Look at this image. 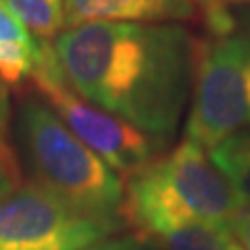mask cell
Segmentation results:
<instances>
[{
	"label": "cell",
	"instance_id": "9a60e30c",
	"mask_svg": "<svg viewBox=\"0 0 250 250\" xmlns=\"http://www.w3.org/2000/svg\"><path fill=\"white\" fill-rule=\"evenodd\" d=\"M223 250H244L236 240L231 238V233H225V238H223Z\"/></svg>",
	"mask_w": 250,
	"mask_h": 250
},
{
	"label": "cell",
	"instance_id": "8fae6325",
	"mask_svg": "<svg viewBox=\"0 0 250 250\" xmlns=\"http://www.w3.org/2000/svg\"><path fill=\"white\" fill-rule=\"evenodd\" d=\"M19 188H21V169L17 165V156H15L9 142L6 106H4V98L0 96V198L9 196Z\"/></svg>",
	"mask_w": 250,
	"mask_h": 250
},
{
	"label": "cell",
	"instance_id": "2e32d148",
	"mask_svg": "<svg viewBox=\"0 0 250 250\" xmlns=\"http://www.w3.org/2000/svg\"><path fill=\"white\" fill-rule=\"evenodd\" d=\"M228 4H250V0H225Z\"/></svg>",
	"mask_w": 250,
	"mask_h": 250
},
{
	"label": "cell",
	"instance_id": "277c9868",
	"mask_svg": "<svg viewBox=\"0 0 250 250\" xmlns=\"http://www.w3.org/2000/svg\"><path fill=\"white\" fill-rule=\"evenodd\" d=\"M250 129V13L225 34L196 42L186 138L210 152Z\"/></svg>",
	"mask_w": 250,
	"mask_h": 250
},
{
	"label": "cell",
	"instance_id": "30bf717a",
	"mask_svg": "<svg viewBox=\"0 0 250 250\" xmlns=\"http://www.w3.org/2000/svg\"><path fill=\"white\" fill-rule=\"evenodd\" d=\"M169 250H223L225 231L213 229L202 223H184L156 233Z\"/></svg>",
	"mask_w": 250,
	"mask_h": 250
},
{
	"label": "cell",
	"instance_id": "8992f818",
	"mask_svg": "<svg viewBox=\"0 0 250 250\" xmlns=\"http://www.w3.org/2000/svg\"><path fill=\"white\" fill-rule=\"evenodd\" d=\"M117 228L75 210L36 182L0 198V250H83Z\"/></svg>",
	"mask_w": 250,
	"mask_h": 250
},
{
	"label": "cell",
	"instance_id": "5b68a950",
	"mask_svg": "<svg viewBox=\"0 0 250 250\" xmlns=\"http://www.w3.org/2000/svg\"><path fill=\"white\" fill-rule=\"evenodd\" d=\"M29 80L52 104L59 119L115 173L131 177L167 146L163 140L148 136L127 121L83 100L69 85L50 40H38L36 65Z\"/></svg>",
	"mask_w": 250,
	"mask_h": 250
},
{
	"label": "cell",
	"instance_id": "4fadbf2b",
	"mask_svg": "<svg viewBox=\"0 0 250 250\" xmlns=\"http://www.w3.org/2000/svg\"><path fill=\"white\" fill-rule=\"evenodd\" d=\"M229 233H233V236L238 238L236 242L242 248L250 250V205H244L238 210V215L231 223Z\"/></svg>",
	"mask_w": 250,
	"mask_h": 250
},
{
	"label": "cell",
	"instance_id": "9c48e42d",
	"mask_svg": "<svg viewBox=\"0 0 250 250\" xmlns=\"http://www.w3.org/2000/svg\"><path fill=\"white\" fill-rule=\"evenodd\" d=\"M11 13L38 40H50L65 27L62 0H4Z\"/></svg>",
	"mask_w": 250,
	"mask_h": 250
},
{
	"label": "cell",
	"instance_id": "7c38bea8",
	"mask_svg": "<svg viewBox=\"0 0 250 250\" xmlns=\"http://www.w3.org/2000/svg\"><path fill=\"white\" fill-rule=\"evenodd\" d=\"M29 40H34V38L27 34L23 23L11 13L4 0H0V48L17 42H29Z\"/></svg>",
	"mask_w": 250,
	"mask_h": 250
},
{
	"label": "cell",
	"instance_id": "52a82bcc",
	"mask_svg": "<svg viewBox=\"0 0 250 250\" xmlns=\"http://www.w3.org/2000/svg\"><path fill=\"white\" fill-rule=\"evenodd\" d=\"M65 29L96 21L161 23L196 17L192 0H62Z\"/></svg>",
	"mask_w": 250,
	"mask_h": 250
},
{
	"label": "cell",
	"instance_id": "3957f363",
	"mask_svg": "<svg viewBox=\"0 0 250 250\" xmlns=\"http://www.w3.org/2000/svg\"><path fill=\"white\" fill-rule=\"evenodd\" d=\"M21 136L36 184L83 215L121 223L123 182L57 115L38 103L27 104Z\"/></svg>",
	"mask_w": 250,
	"mask_h": 250
},
{
	"label": "cell",
	"instance_id": "6da1fadb",
	"mask_svg": "<svg viewBox=\"0 0 250 250\" xmlns=\"http://www.w3.org/2000/svg\"><path fill=\"white\" fill-rule=\"evenodd\" d=\"M52 44L83 100L169 142L194 88L190 31L173 23L96 21L61 31Z\"/></svg>",
	"mask_w": 250,
	"mask_h": 250
},
{
	"label": "cell",
	"instance_id": "7a4b0ae2",
	"mask_svg": "<svg viewBox=\"0 0 250 250\" xmlns=\"http://www.w3.org/2000/svg\"><path fill=\"white\" fill-rule=\"evenodd\" d=\"M242 207L240 194L213 165L208 152L186 138L129 177L123 215L150 236L184 223L229 233Z\"/></svg>",
	"mask_w": 250,
	"mask_h": 250
},
{
	"label": "cell",
	"instance_id": "ba28073f",
	"mask_svg": "<svg viewBox=\"0 0 250 250\" xmlns=\"http://www.w3.org/2000/svg\"><path fill=\"white\" fill-rule=\"evenodd\" d=\"M213 165L228 177L244 205H250V129L225 138L208 152Z\"/></svg>",
	"mask_w": 250,
	"mask_h": 250
},
{
	"label": "cell",
	"instance_id": "5bb4252c",
	"mask_svg": "<svg viewBox=\"0 0 250 250\" xmlns=\"http://www.w3.org/2000/svg\"><path fill=\"white\" fill-rule=\"evenodd\" d=\"M83 250H144V246L134 236H121V238H104Z\"/></svg>",
	"mask_w": 250,
	"mask_h": 250
}]
</instances>
